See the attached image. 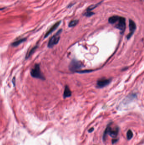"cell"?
<instances>
[{
    "mask_svg": "<svg viewBox=\"0 0 144 145\" xmlns=\"http://www.w3.org/2000/svg\"><path fill=\"white\" fill-rule=\"evenodd\" d=\"M93 130H94V128H92L91 129H90V130H89V132H92Z\"/></svg>",
    "mask_w": 144,
    "mask_h": 145,
    "instance_id": "obj_18",
    "label": "cell"
},
{
    "mask_svg": "<svg viewBox=\"0 0 144 145\" xmlns=\"http://www.w3.org/2000/svg\"><path fill=\"white\" fill-rule=\"evenodd\" d=\"M62 29L59 30L57 33L51 37L48 43V46L49 48H52L57 44L59 41L60 38V34L62 32Z\"/></svg>",
    "mask_w": 144,
    "mask_h": 145,
    "instance_id": "obj_2",
    "label": "cell"
},
{
    "mask_svg": "<svg viewBox=\"0 0 144 145\" xmlns=\"http://www.w3.org/2000/svg\"><path fill=\"white\" fill-rule=\"evenodd\" d=\"M94 14V13L92 12H86L84 14V15L86 17H91V16L93 15Z\"/></svg>",
    "mask_w": 144,
    "mask_h": 145,
    "instance_id": "obj_16",
    "label": "cell"
},
{
    "mask_svg": "<svg viewBox=\"0 0 144 145\" xmlns=\"http://www.w3.org/2000/svg\"><path fill=\"white\" fill-rule=\"evenodd\" d=\"M111 82L110 79L102 78L98 80L97 82L96 87L98 88H102L109 85Z\"/></svg>",
    "mask_w": 144,
    "mask_h": 145,
    "instance_id": "obj_6",
    "label": "cell"
},
{
    "mask_svg": "<svg viewBox=\"0 0 144 145\" xmlns=\"http://www.w3.org/2000/svg\"><path fill=\"white\" fill-rule=\"evenodd\" d=\"M27 40V39L22 38L19 40H17L15 42H14L11 44V45L13 47H16L18 46L19 45H20V44L23 43V42H25Z\"/></svg>",
    "mask_w": 144,
    "mask_h": 145,
    "instance_id": "obj_10",
    "label": "cell"
},
{
    "mask_svg": "<svg viewBox=\"0 0 144 145\" xmlns=\"http://www.w3.org/2000/svg\"><path fill=\"white\" fill-rule=\"evenodd\" d=\"M136 26L134 22L132 20L130 19L129 20V33L127 36V39L128 40L130 39L132 36L133 35V33L135 31V30L136 29Z\"/></svg>",
    "mask_w": 144,
    "mask_h": 145,
    "instance_id": "obj_7",
    "label": "cell"
},
{
    "mask_svg": "<svg viewBox=\"0 0 144 145\" xmlns=\"http://www.w3.org/2000/svg\"><path fill=\"white\" fill-rule=\"evenodd\" d=\"M79 22V20H72L69 24V27H72L74 26H76L78 24Z\"/></svg>",
    "mask_w": 144,
    "mask_h": 145,
    "instance_id": "obj_14",
    "label": "cell"
},
{
    "mask_svg": "<svg viewBox=\"0 0 144 145\" xmlns=\"http://www.w3.org/2000/svg\"><path fill=\"white\" fill-rule=\"evenodd\" d=\"M100 3H101V2H100V3H98V4H96L92 5H91V6H89V7L87 9H86V12H91L92 10L95 9V8H96L98 6V5H99Z\"/></svg>",
    "mask_w": 144,
    "mask_h": 145,
    "instance_id": "obj_13",
    "label": "cell"
},
{
    "mask_svg": "<svg viewBox=\"0 0 144 145\" xmlns=\"http://www.w3.org/2000/svg\"><path fill=\"white\" fill-rule=\"evenodd\" d=\"M120 16H113L111 17H110L108 19V21L109 23L112 24H115L116 22L118 20V19L119 18Z\"/></svg>",
    "mask_w": 144,
    "mask_h": 145,
    "instance_id": "obj_11",
    "label": "cell"
},
{
    "mask_svg": "<svg viewBox=\"0 0 144 145\" xmlns=\"http://www.w3.org/2000/svg\"><path fill=\"white\" fill-rule=\"evenodd\" d=\"M37 48H38V46L36 45L33 48H32L31 50L28 52L27 53V54L26 56H25V59H28L29 57H30L31 56L34 54L36 49H37Z\"/></svg>",
    "mask_w": 144,
    "mask_h": 145,
    "instance_id": "obj_12",
    "label": "cell"
},
{
    "mask_svg": "<svg viewBox=\"0 0 144 145\" xmlns=\"http://www.w3.org/2000/svg\"><path fill=\"white\" fill-rule=\"evenodd\" d=\"M31 75L32 77L36 79H40L42 80H45V78L41 71L40 65L38 64H36L34 68L31 70Z\"/></svg>",
    "mask_w": 144,
    "mask_h": 145,
    "instance_id": "obj_1",
    "label": "cell"
},
{
    "mask_svg": "<svg viewBox=\"0 0 144 145\" xmlns=\"http://www.w3.org/2000/svg\"><path fill=\"white\" fill-rule=\"evenodd\" d=\"M115 27L121 31V34H123L126 29V19L124 17L120 16L119 18L115 23Z\"/></svg>",
    "mask_w": 144,
    "mask_h": 145,
    "instance_id": "obj_4",
    "label": "cell"
},
{
    "mask_svg": "<svg viewBox=\"0 0 144 145\" xmlns=\"http://www.w3.org/2000/svg\"><path fill=\"white\" fill-rule=\"evenodd\" d=\"M119 132V128L118 127L112 128L110 126H108L104 132V136L106 134H108L112 137H115L118 136Z\"/></svg>",
    "mask_w": 144,
    "mask_h": 145,
    "instance_id": "obj_5",
    "label": "cell"
},
{
    "mask_svg": "<svg viewBox=\"0 0 144 145\" xmlns=\"http://www.w3.org/2000/svg\"><path fill=\"white\" fill-rule=\"evenodd\" d=\"M83 67L84 65L82 62L76 59H73L69 64V69L72 72H77Z\"/></svg>",
    "mask_w": 144,
    "mask_h": 145,
    "instance_id": "obj_3",
    "label": "cell"
},
{
    "mask_svg": "<svg viewBox=\"0 0 144 145\" xmlns=\"http://www.w3.org/2000/svg\"><path fill=\"white\" fill-rule=\"evenodd\" d=\"M60 23H61V21H59L57 22V23H56L55 24H54L51 27L50 29L47 31V32L46 33L45 36V38L48 37V36H49L51 34H52L54 31H55V30L58 28V26H59Z\"/></svg>",
    "mask_w": 144,
    "mask_h": 145,
    "instance_id": "obj_8",
    "label": "cell"
},
{
    "mask_svg": "<svg viewBox=\"0 0 144 145\" xmlns=\"http://www.w3.org/2000/svg\"><path fill=\"white\" fill-rule=\"evenodd\" d=\"M15 77H13V78L12 79V83L13 85H14V87H15Z\"/></svg>",
    "mask_w": 144,
    "mask_h": 145,
    "instance_id": "obj_17",
    "label": "cell"
},
{
    "mask_svg": "<svg viewBox=\"0 0 144 145\" xmlns=\"http://www.w3.org/2000/svg\"><path fill=\"white\" fill-rule=\"evenodd\" d=\"M133 132H132L131 130H129V131H128L127 133V139L129 140L132 139V137H133Z\"/></svg>",
    "mask_w": 144,
    "mask_h": 145,
    "instance_id": "obj_15",
    "label": "cell"
},
{
    "mask_svg": "<svg viewBox=\"0 0 144 145\" xmlns=\"http://www.w3.org/2000/svg\"><path fill=\"white\" fill-rule=\"evenodd\" d=\"M72 96V92L71 91L70 89H69V87L68 86H66L65 87L64 91L63 93V98L64 99L67 98L69 97Z\"/></svg>",
    "mask_w": 144,
    "mask_h": 145,
    "instance_id": "obj_9",
    "label": "cell"
}]
</instances>
